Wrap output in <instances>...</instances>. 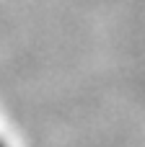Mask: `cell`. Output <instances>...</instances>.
Listing matches in <instances>:
<instances>
[{"mask_svg":"<svg viewBox=\"0 0 145 147\" xmlns=\"http://www.w3.org/2000/svg\"><path fill=\"white\" fill-rule=\"evenodd\" d=\"M0 147H8V142H5V140H3V137H0Z\"/></svg>","mask_w":145,"mask_h":147,"instance_id":"1","label":"cell"}]
</instances>
